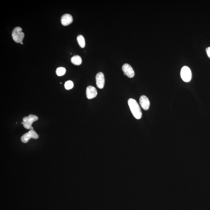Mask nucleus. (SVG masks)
<instances>
[{
    "instance_id": "13",
    "label": "nucleus",
    "mask_w": 210,
    "mask_h": 210,
    "mask_svg": "<svg viewBox=\"0 0 210 210\" xmlns=\"http://www.w3.org/2000/svg\"><path fill=\"white\" fill-rule=\"evenodd\" d=\"M66 73V69L64 67H60L57 69L56 74L59 76L64 75Z\"/></svg>"
},
{
    "instance_id": "4",
    "label": "nucleus",
    "mask_w": 210,
    "mask_h": 210,
    "mask_svg": "<svg viewBox=\"0 0 210 210\" xmlns=\"http://www.w3.org/2000/svg\"><path fill=\"white\" fill-rule=\"evenodd\" d=\"M181 76L183 81L185 82H189L192 77V72L190 69L187 66H184L181 69Z\"/></svg>"
},
{
    "instance_id": "14",
    "label": "nucleus",
    "mask_w": 210,
    "mask_h": 210,
    "mask_svg": "<svg viewBox=\"0 0 210 210\" xmlns=\"http://www.w3.org/2000/svg\"><path fill=\"white\" fill-rule=\"evenodd\" d=\"M64 86L66 90H69L72 89L74 87V83L71 81H68L66 82Z\"/></svg>"
},
{
    "instance_id": "3",
    "label": "nucleus",
    "mask_w": 210,
    "mask_h": 210,
    "mask_svg": "<svg viewBox=\"0 0 210 210\" xmlns=\"http://www.w3.org/2000/svg\"><path fill=\"white\" fill-rule=\"evenodd\" d=\"M21 27H16L12 32V36L13 39L17 43H21L22 42L24 37V34Z\"/></svg>"
},
{
    "instance_id": "7",
    "label": "nucleus",
    "mask_w": 210,
    "mask_h": 210,
    "mask_svg": "<svg viewBox=\"0 0 210 210\" xmlns=\"http://www.w3.org/2000/svg\"><path fill=\"white\" fill-rule=\"evenodd\" d=\"M96 84L98 88L103 89L105 84V78L103 73H98L96 76Z\"/></svg>"
},
{
    "instance_id": "6",
    "label": "nucleus",
    "mask_w": 210,
    "mask_h": 210,
    "mask_svg": "<svg viewBox=\"0 0 210 210\" xmlns=\"http://www.w3.org/2000/svg\"><path fill=\"white\" fill-rule=\"evenodd\" d=\"M122 70L124 73L125 75L127 76L129 78H132L134 77L135 73L133 68L130 65L126 64L122 66Z\"/></svg>"
},
{
    "instance_id": "15",
    "label": "nucleus",
    "mask_w": 210,
    "mask_h": 210,
    "mask_svg": "<svg viewBox=\"0 0 210 210\" xmlns=\"http://www.w3.org/2000/svg\"><path fill=\"white\" fill-rule=\"evenodd\" d=\"M207 54L208 57L210 58V47H208L206 49Z\"/></svg>"
},
{
    "instance_id": "10",
    "label": "nucleus",
    "mask_w": 210,
    "mask_h": 210,
    "mask_svg": "<svg viewBox=\"0 0 210 210\" xmlns=\"http://www.w3.org/2000/svg\"><path fill=\"white\" fill-rule=\"evenodd\" d=\"M61 21L62 25L65 26L68 25L73 22V17L70 14H65L61 17Z\"/></svg>"
},
{
    "instance_id": "12",
    "label": "nucleus",
    "mask_w": 210,
    "mask_h": 210,
    "mask_svg": "<svg viewBox=\"0 0 210 210\" xmlns=\"http://www.w3.org/2000/svg\"><path fill=\"white\" fill-rule=\"evenodd\" d=\"M77 40L80 47L81 48H84L85 46V41L84 37H83V36L79 35L77 37Z\"/></svg>"
},
{
    "instance_id": "9",
    "label": "nucleus",
    "mask_w": 210,
    "mask_h": 210,
    "mask_svg": "<svg viewBox=\"0 0 210 210\" xmlns=\"http://www.w3.org/2000/svg\"><path fill=\"white\" fill-rule=\"evenodd\" d=\"M139 103L142 109L144 110H148L150 106V102L148 98L146 96H141L139 99Z\"/></svg>"
},
{
    "instance_id": "8",
    "label": "nucleus",
    "mask_w": 210,
    "mask_h": 210,
    "mask_svg": "<svg viewBox=\"0 0 210 210\" xmlns=\"http://www.w3.org/2000/svg\"><path fill=\"white\" fill-rule=\"evenodd\" d=\"M97 95V90L94 87L90 86L86 90V96L88 99H91L96 97Z\"/></svg>"
},
{
    "instance_id": "1",
    "label": "nucleus",
    "mask_w": 210,
    "mask_h": 210,
    "mask_svg": "<svg viewBox=\"0 0 210 210\" xmlns=\"http://www.w3.org/2000/svg\"><path fill=\"white\" fill-rule=\"evenodd\" d=\"M128 104L132 114L136 119L139 120L141 118L142 113L141 108L135 99H130L128 100Z\"/></svg>"
},
{
    "instance_id": "5",
    "label": "nucleus",
    "mask_w": 210,
    "mask_h": 210,
    "mask_svg": "<svg viewBox=\"0 0 210 210\" xmlns=\"http://www.w3.org/2000/svg\"><path fill=\"white\" fill-rule=\"evenodd\" d=\"M39 136L37 134L36 132L34 130H30L29 131L23 135L21 138V140L23 143H27L30 139H37Z\"/></svg>"
},
{
    "instance_id": "16",
    "label": "nucleus",
    "mask_w": 210,
    "mask_h": 210,
    "mask_svg": "<svg viewBox=\"0 0 210 210\" xmlns=\"http://www.w3.org/2000/svg\"><path fill=\"white\" fill-rule=\"evenodd\" d=\"M21 43V44H24V43H23V42H21V43Z\"/></svg>"
},
{
    "instance_id": "2",
    "label": "nucleus",
    "mask_w": 210,
    "mask_h": 210,
    "mask_svg": "<svg viewBox=\"0 0 210 210\" xmlns=\"http://www.w3.org/2000/svg\"><path fill=\"white\" fill-rule=\"evenodd\" d=\"M38 120V117L37 116L30 114L28 116H25L23 119V122L21 123L26 129L31 130L32 123Z\"/></svg>"
},
{
    "instance_id": "11",
    "label": "nucleus",
    "mask_w": 210,
    "mask_h": 210,
    "mask_svg": "<svg viewBox=\"0 0 210 210\" xmlns=\"http://www.w3.org/2000/svg\"><path fill=\"white\" fill-rule=\"evenodd\" d=\"M71 62L76 66H79L81 64L82 60L81 57L79 55H75L71 59Z\"/></svg>"
}]
</instances>
